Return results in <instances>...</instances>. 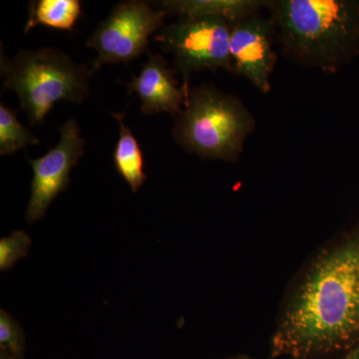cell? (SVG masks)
Here are the masks:
<instances>
[{
	"mask_svg": "<svg viewBox=\"0 0 359 359\" xmlns=\"http://www.w3.org/2000/svg\"><path fill=\"white\" fill-rule=\"evenodd\" d=\"M358 344L359 222L318 248L287 283L271 358H341Z\"/></svg>",
	"mask_w": 359,
	"mask_h": 359,
	"instance_id": "1",
	"label": "cell"
},
{
	"mask_svg": "<svg viewBox=\"0 0 359 359\" xmlns=\"http://www.w3.org/2000/svg\"><path fill=\"white\" fill-rule=\"evenodd\" d=\"M120 125L119 139L113 154L116 172L128 184L132 192L137 193L147 180L144 173L143 153L138 140L125 124V112L112 113Z\"/></svg>",
	"mask_w": 359,
	"mask_h": 359,
	"instance_id": "11",
	"label": "cell"
},
{
	"mask_svg": "<svg viewBox=\"0 0 359 359\" xmlns=\"http://www.w3.org/2000/svg\"><path fill=\"white\" fill-rule=\"evenodd\" d=\"M0 71L4 89L20 97L30 126L43 123L56 103L81 104L89 96V78L93 70L77 65L62 51L46 48L20 50L13 59L1 53Z\"/></svg>",
	"mask_w": 359,
	"mask_h": 359,
	"instance_id": "3",
	"label": "cell"
},
{
	"mask_svg": "<svg viewBox=\"0 0 359 359\" xmlns=\"http://www.w3.org/2000/svg\"><path fill=\"white\" fill-rule=\"evenodd\" d=\"M254 127V118L238 98L203 85L189 93L173 136L187 152L237 162Z\"/></svg>",
	"mask_w": 359,
	"mask_h": 359,
	"instance_id": "4",
	"label": "cell"
},
{
	"mask_svg": "<svg viewBox=\"0 0 359 359\" xmlns=\"http://www.w3.org/2000/svg\"><path fill=\"white\" fill-rule=\"evenodd\" d=\"M176 70L168 67L166 60L159 54L149 52V60L142 67L140 74L126 83L129 94L140 98L142 112L145 115L167 112L178 116L186 105L187 94L178 87L174 75Z\"/></svg>",
	"mask_w": 359,
	"mask_h": 359,
	"instance_id": "9",
	"label": "cell"
},
{
	"mask_svg": "<svg viewBox=\"0 0 359 359\" xmlns=\"http://www.w3.org/2000/svg\"><path fill=\"white\" fill-rule=\"evenodd\" d=\"M340 359H359V344L358 346L349 351L348 353L341 356Z\"/></svg>",
	"mask_w": 359,
	"mask_h": 359,
	"instance_id": "16",
	"label": "cell"
},
{
	"mask_svg": "<svg viewBox=\"0 0 359 359\" xmlns=\"http://www.w3.org/2000/svg\"><path fill=\"white\" fill-rule=\"evenodd\" d=\"M231 23L219 16H181L161 28L154 37L165 51L173 54L177 72L183 77L189 97V79L195 71L231 70ZM188 100V99H187Z\"/></svg>",
	"mask_w": 359,
	"mask_h": 359,
	"instance_id": "5",
	"label": "cell"
},
{
	"mask_svg": "<svg viewBox=\"0 0 359 359\" xmlns=\"http://www.w3.org/2000/svg\"><path fill=\"white\" fill-rule=\"evenodd\" d=\"M39 139L18 121L16 111L0 104V154H13L29 145H39Z\"/></svg>",
	"mask_w": 359,
	"mask_h": 359,
	"instance_id": "13",
	"label": "cell"
},
{
	"mask_svg": "<svg viewBox=\"0 0 359 359\" xmlns=\"http://www.w3.org/2000/svg\"><path fill=\"white\" fill-rule=\"evenodd\" d=\"M269 4L257 0H178L163 1L158 6L166 13L181 16H219L231 25L257 13L259 8Z\"/></svg>",
	"mask_w": 359,
	"mask_h": 359,
	"instance_id": "10",
	"label": "cell"
},
{
	"mask_svg": "<svg viewBox=\"0 0 359 359\" xmlns=\"http://www.w3.org/2000/svg\"><path fill=\"white\" fill-rule=\"evenodd\" d=\"M60 140L55 147L39 159L28 158L33 170L32 194L26 209L29 223L39 221L54 199L70 184V173L84 156L85 141L76 120L60 127Z\"/></svg>",
	"mask_w": 359,
	"mask_h": 359,
	"instance_id": "7",
	"label": "cell"
},
{
	"mask_svg": "<svg viewBox=\"0 0 359 359\" xmlns=\"http://www.w3.org/2000/svg\"><path fill=\"white\" fill-rule=\"evenodd\" d=\"M166 13L144 1L118 4L87 41L97 52L92 70L104 65L131 62L147 49L151 35L163 27Z\"/></svg>",
	"mask_w": 359,
	"mask_h": 359,
	"instance_id": "6",
	"label": "cell"
},
{
	"mask_svg": "<svg viewBox=\"0 0 359 359\" xmlns=\"http://www.w3.org/2000/svg\"><path fill=\"white\" fill-rule=\"evenodd\" d=\"M26 337L13 316L0 311V351L15 358L25 359Z\"/></svg>",
	"mask_w": 359,
	"mask_h": 359,
	"instance_id": "14",
	"label": "cell"
},
{
	"mask_svg": "<svg viewBox=\"0 0 359 359\" xmlns=\"http://www.w3.org/2000/svg\"><path fill=\"white\" fill-rule=\"evenodd\" d=\"M0 359H20V358H13V356L9 355V354H7L6 353H1V351H0Z\"/></svg>",
	"mask_w": 359,
	"mask_h": 359,
	"instance_id": "18",
	"label": "cell"
},
{
	"mask_svg": "<svg viewBox=\"0 0 359 359\" xmlns=\"http://www.w3.org/2000/svg\"><path fill=\"white\" fill-rule=\"evenodd\" d=\"M32 247V238L22 231H14L0 240V271H7L25 259Z\"/></svg>",
	"mask_w": 359,
	"mask_h": 359,
	"instance_id": "15",
	"label": "cell"
},
{
	"mask_svg": "<svg viewBox=\"0 0 359 359\" xmlns=\"http://www.w3.org/2000/svg\"><path fill=\"white\" fill-rule=\"evenodd\" d=\"M275 28L273 18L259 13L231 25V71L248 78L263 93L271 90L269 79L276 62Z\"/></svg>",
	"mask_w": 359,
	"mask_h": 359,
	"instance_id": "8",
	"label": "cell"
},
{
	"mask_svg": "<svg viewBox=\"0 0 359 359\" xmlns=\"http://www.w3.org/2000/svg\"><path fill=\"white\" fill-rule=\"evenodd\" d=\"M283 51L299 62L334 73L359 56V2H269Z\"/></svg>",
	"mask_w": 359,
	"mask_h": 359,
	"instance_id": "2",
	"label": "cell"
},
{
	"mask_svg": "<svg viewBox=\"0 0 359 359\" xmlns=\"http://www.w3.org/2000/svg\"><path fill=\"white\" fill-rule=\"evenodd\" d=\"M223 359H255L250 358L249 355H245V354H238V355L230 356V358H226Z\"/></svg>",
	"mask_w": 359,
	"mask_h": 359,
	"instance_id": "17",
	"label": "cell"
},
{
	"mask_svg": "<svg viewBox=\"0 0 359 359\" xmlns=\"http://www.w3.org/2000/svg\"><path fill=\"white\" fill-rule=\"evenodd\" d=\"M79 0H39L30 2L29 16L25 26L28 33L36 25L58 30H72L81 15Z\"/></svg>",
	"mask_w": 359,
	"mask_h": 359,
	"instance_id": "12",
	"label": "cell"
}]
</instances>
